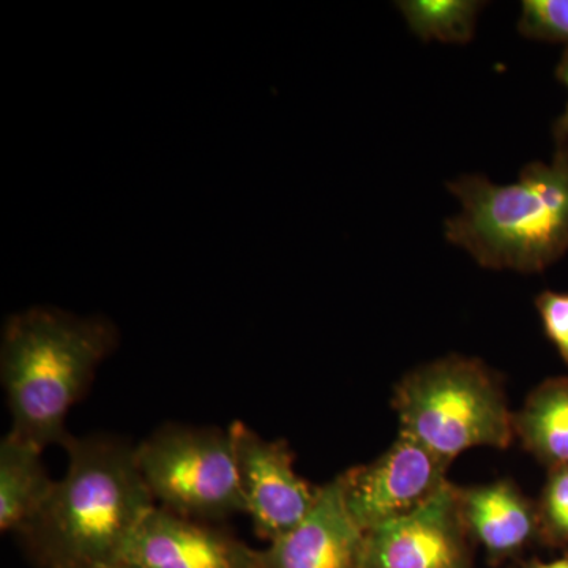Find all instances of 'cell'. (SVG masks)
Instances as JSON below:
<instances>
[{
	"mask_svg": "<svg viewBox=\"0 0 568 568\" xmlns=\"http://www.w3.org/2000/svg\"><path fill=\"white\" fill-rule=\"evenodd\" d=\"M67 469L39 514L21 530L47 568H111L156 507L141 476L136 446L108 435L71 436Z\"/></svg>",
	"mask_w": 568,
	"mask_h": 568,
	"instance_id": "obj_1",
	"label": "cell"
},
{
	"mask_svg": "<svg viewBox=\"0 0 568 568\" xmlns=\"http://www.w3.org/2000/svg\"><path fill=\"white\" fill-rule=\"evenodd\" d=\"M115 346L118 331L103 317L74 316L50 306L10 316L0 346L10 433L43 450L65 446L70 409Z\"/></svg>",
	"mask_w": 568,
	"mask_h": 568,
	"instance_id": "obj_2",
	"label": "cell"
},
{
	"mask_svg": "<svg viewBox=\"0 0 568 568\" xmlns=\"http://www.w3.org/2000/svg\"><path fill=\"white\" fill-rule=\"evenodd\" d=\"M447 189L463 205L446 222L447 241L481 267L538 274L568 252V145L551 163L523 168L510 185L469 174Z\"/></svg>",
	"mask_w": 568,
	"mask_h": 568,
	"instance_id": "obj_3",
	"label": "cell"
},
{
	"mask_svg": "<svg viewBox=\"0 0 568 568\" xmlns=\"http://www.w3.org/2000/svg\"><path fill=\"white\" fill-rule=\"evenodd\" d=\"M392 407L399 433L454 463L470 448L510 447L514 413L500 376L478 358L447 355L407 373Z\"/></svg>",
	"mask_w": 568,
	"mask_h": 568,
	"instance_id": "obj_4",
	"label": "cell"
},
{
	"mask_svg": "<svg viewBox=\"0 0 568 568\" xmlns=\"http://www.w3.org/2000/svg\"><path fill=\"white\" fill-rule=\"evenodd\" d=\"M156 506L196 521L245 515L230 428L168 424L136 446Z\"/></svg>",
	"mask_w": 568,
	"mask_h": 568,
	"instance_id": "obj_5",
	"label": "cell"
},
{
	"mask_svg": "<svg viewBox=\"0 0 568 568\" xmlns=\"http://www.w3.org/2000/svg\"><path fill=\"white\" fill-rule=\"evenodd\" d=\"M450 466L399 433L390 447L368 465L339 474L347 510L365 532L406 517L450 484Z\"/></svg>",
	"mask_w": 568,
	"mask_h": 568,
	"instance_id": "obj_6",
	"label": "cell"
},
{
	"mask_svg": "<svg viewBox=\"0 0 568 568\" xmlns=\"http://www.w3.org/2000/svg\"><path fill=\"white\" fill-rule=\"evenodd\" d=\"M245 515L254 532L271 541L297 528L315 507L320 488L294 469V454L284 439H265L244 422L230 426Z\"/></svg>",
	"mask_w": 568,
	"mask_h": 568,
	"instance_id": "obj_7",
	"label": "cell"
},
{
	"mask_svg": "<svg viewBox=\"0 0 568 568\" xmlns=\"http://www.w3.org/2000/svg\"><path fill=\"white\" fill-rule=\"evenodd\" d=\"M457 485L406 517L366 532L365 568H473Z\"/></svg>",
	"mask_w": 568,
	"mask_h": 568,
	"instance_id": "obj_8",
	"label": "cell"
},
{
	"mask_svg": "<svg viewBox=\"0 0 568 568\" xmlns=\"http://www.w3.org/2000/svg\"><path fill=\"white\" fill-rule=\"evenodd\" d=\"M130 568H263L261 551L213 523L156 506L123 552ZM119 567V566H118Z\"/></svg>",
	"mask_w": 568,
	"mask_h": 568,
	"instance_id": "obj_9",
	"label": "cell"
},
{
	"mask_svg": "<svg viewBox=\"0 0 568 568\" xmlns=\"http://www.w3.org/2000/svg\"><path fill=\"white\" fill-rule=\"evenodd\" d=\"M366 532L347 510L339 476L320 488L308 517L261 549L263 568H365Z\"/></svg>",
	"mask_w": 568,
	"mask_h": 568,
	"instance_id": "obj_10",
	"label": "cell"
},
{
	"mask_svg": "<svg viewBox=\"0 0 568 568\" xmlns=\"http://www.w3.org/2000/svg\"><path fill=\"white\" fill-rule=\"evenodd\" d=\"M457 497L467 536L493 560L515 558L541 540L537 500L510 478L457 487Z\"/></svg>",
	"mask_w": 568,
	"mask_h": 568,
	"instance_id": "obj_11",
	"label": "cell"
},
{
	"mask_svg": "<svg viewBox=\"0 0 568 568\" xmlns=\"http://www.w3.org/2000/svg\"><path fill=\"white\" fill-rule=\"evenodd\" d=\"M43 448L7 433L0 440V529L20 534L47 503L55 480Z\"/></svg>",
	"mask_w": 568,
	"mask_h": 568,
	"instance_id": "obj_12",
	"label": "cell"
},
{
	"mask_svg": "<svg viewBox=\"0 0 568 568\" xmlns=\"http://www.w3.org/2000/svg\"><path fill=\"white\" fill-rule=\"evenodd\" d=\"M515 439L547 467L568 466V377H549L514 413Z\"/></svg>",
	"mask_w": 568,
	"mask_h": 568,
	"instance_id": "obj_13",
	"label": "cell"
},
{
	"mask_svg": "<svg viewBox=\"0 0 568 568\" xmlns=\"http://www.w3.org/2000/svg\"><path fill=\"white\" fill-rule=\"evenodd\" d=\"M410 31L422 40L467 43L476 32L484 2L474 0H403L396 3Z\"/></svg>",
	"mask_w": 568,
	"mask_h": 568,
	"instance_id": "obj_14",
	"label": "cell"
},
{
	"mask_svg": "<svg viewBox=\"0 0 568 568\" xmlns=\"http://www.w3.org/2000/svg\"><path fill=\"white\" fill-rule=\"evenodd\" d=\"M537 508L541 540L568 547V466L548 470Z\"/></svg>",
	"mask_w": 568,
	"mask_h": 568,
	"instance_id": "obj_15",
	"label": "cell"
},
{
	"mask_svg": "<svg viewBox=\"0 0 568 568\" xmlns=\"http://www.w3.org/2000/svg\"><path fill=\"white\" fill-rule=\"evenodd\" d=\"M518 29L528 39L556 41L568 47V0H526Z\"/></svg>",
	"mask_w": 568,
	"mask_h": 568,
	"instance_id": "obj_16",
	"label": "cell"
},
{
	"mask_svg": "<svg viewBox=\"0 0 568 568\" xmlns=\"http://www.w3.org/2000/svg\"><path fill=\"white\" fill-rule=\"evenodd\" d=\"M536 308L545 335L568 365V293L544 291L536 297Z\"/></svg>",
	"mask_w": 568,
	"mask_h": 568,
	"instance_id": "obj_17",
	"label": "cell"
},
{
	"mask_svg": "<svg viewBox=\"0 0 568 568\" xmlns=\"http://www.w3.org/2000/svg\"><path fill=\"white\" fill-rule=\"evenodd\" d=\"M556 74H558V80L566 84L568 89V47L564 51ZM552 136H555L556 144L568 145V103L564 114L552 125Z\"/></svg>",
	"mask_w": 568,
	"mask_h": 568,
	"instance_id": "obj_18",
	"label": "cell"
},
{
	"mask_svg": "<svg viewBox=\"0 0 568 568\" xmlns=\"http://www.w3.org/2000/svg\"><path fill=\"white\" fill-rule=\"evenodd\" d=\"M526 568H568V558H559L552 560H532Z\"/></svg>",
	"mask_w": 568,
	"mask_h": 568,
	"instance_id": "obj_19",
	"label": "cell"
},
{
	"mask_svg": "<svg viewBox=\"0 0 568 568\" xmlns=\"http://www.w3.org/2000/svg\"><path fill=\"white\" fill-rule=\"evenodd\" d=\"M111 568H130V567L119 566V567H111Z\"/></svg>",
	"mask_w": 568,
	"mask_h": 568,
	"instance_id": "obj_20",
	"label": "cell"
}]
</instances>
